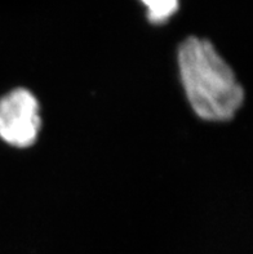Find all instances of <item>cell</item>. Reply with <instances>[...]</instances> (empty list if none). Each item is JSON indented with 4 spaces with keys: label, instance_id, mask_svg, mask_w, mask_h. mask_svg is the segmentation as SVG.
<instances>
[{
    "label": "cell",
    "instance_id": "obj_3",
    "mask_svg": "<svg viewBox=\"0 0 253 254\" xmlns=\"http://www.w3.org/2000/svg\"><path fill=\"white\" fill-rule=\"evenodd\" d=\"M153 23H164L178 9L179 0H141Z\"/></svg>",
    "mask_w": 253,
    "mask_h": 254
},
{
    "label": "cell",
    "instance_id": "obj_1",
    "mask_svg": "<svg viewBox=\"0 0 253 254\" xmlns=\"http://www.w3.org/2000/svg\"><path fill=\"white\" fill-rule=\"evenodd\" d=\"M181 79L192 109L205 120H229L243 102V88L212 43L190 36L178 51Z\"/></svg>",
    "mask_w": 253,
    "mask_h": 254
},
{
    "label": "cell",
    "instance_id": "obj_2",
    "mask_svg": "<svg viewBox=\"0 0 253 254\" xmlns=\"http://www.w3.org/2000/svg\"><path fill=\"white\" fill-rule=\"evenodd\" d=\"M40 129L39 103L27 89H14L0 100V137L16 147H29Z\"/></svg>",
    "mask_w": 253,
    "mask_h": 254
}]
</instances>
